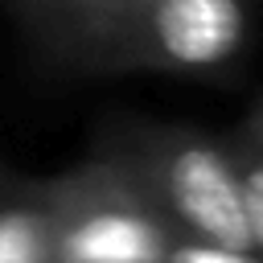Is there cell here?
<instances>
[{
	"label": "cell",
	"instance_id": "cell-7",
	"mask_svg": "<svg viewBox=\"0 0 263 263\" xmlns=\"http://www.w3.org/2000/svg\"><path fill=\"white\" fill-rule=\"evenodd\" d=\"M242 148H251L255 156H263V99L251 107V115L242 119V127H238V136H234Z\"/></svg>",
	"mask_w": 263,
	"mask_h": 263
},
{
	"label": "cell",
	"instance_id": "cell-1",
	"mask_svg": "<svg viewBox=\"0 0 263 263\" xmlns=\"http://www.w3.org/2000/svg\"><path fill=\"white\" fill-rule=\"evenodd\" d=\"M29 29L90 74H214L251 21L242 0H41Z\"/></svg>",
	"mask_w": 263,
	"mask_h": 263
},
{
	"label": "cell",
	"instance_id": "cell-5",
	"mask_svg": "<svg viewBox=\"0 0 263 263\" xmlns=\"http://www.w3.org/2000/svg\"><path fill=\"white\" fill-rule=\"evenodd\" d=\"M234 160H238V181H242V205H247V230H251V251L263 263V156L230 140Z\"/></svg>",
	"mask_w": 263,
	"mask_h": 263
},
{
	"label": "cell",
	"instance_id": "cell-6",
	"mask_svg": "<svg viewBox=\"0 0 263 263\" xmlns=\"http://www.w3.org/2000/svg\"><path fill=\"white\" fill-rule=\"evenodd\" d=\"M164 263H259L251 251H226V247H210V242H193V238H177Z\"/></svg>",
	"mask_w": 263,
	"mask_h": 263
},
{
	"label": "cell",
	"instance_id": "cell-9",
	"mask_svg": "<svg viewBox=\"0 0 263 263\" xmlns=\"http://www.w3.org/2000/svg\"><path fill=\"white\" fill-rule=\"evenodd\" d=\"M8 181H12V173H8V168H4V164H0V189H4V185H8Z\"/></svg>",
	"mask_w": 263,
	"mask_h": 263
},
{
	"label": "cell",
	"instance_id": "cell-4",
	"mask_svg": "<svg viewBox=\"0 0 263 263\" xmlns=\"http://www.w3.org/2000/svg\"><path fill=\"white\" fill-rule=\"evenodd\" d=\"M0 263H53L41 181L12 177L0 189Z\"/></svg>",
	"mask_w": 263,
	"mask_h": 263
},
{
	"label": "cell",
	"instance_id": "cell-8",
	"mask_svg": "<svg viewBox=\"0 0 263 263\" xmlns=\"http://www.w3.org/2000/svg\"><path fill=\"white\" fill-rule=\"evenodd\" d=\"M8 4H12V8H16V16H21V21H25V25H29V21H33V12H37V4H41V0H8Z\"/></svg>",
	"mask_w": 263,
	"mask_h": 263
},
{
	"label": "cell",
	"instance_id": "cell-2",
	"mask_svg": "<svg viewBox=\"0 0 263 263\" xmlns=\"http://www.w3.org/2000/svg\"><path fill=\"white\" fill-rule=\"evenodd\" d=\"M90 152L111 160L177 238L251 251L242 181L230 140H214L185 123L115 119L95 136Z\"/></svg>",
	"mask_w": 263,
	"mask_h": 263
},
{
	"label": "cell",
	"instance_id": "cell-3",
	"mask_svg": "<svg viewBox=\"0 0 263 263\" xmlns=\"http://www.w3.org/2000/svg\"><path fill=\"white\" fill-rule=\"evenodd\" d=\"M53 263H164L177 234L103 156L41 181Z\"/></svg>",
	"mask_w": 263,
	"mask_h": 263
}]
</instances>
